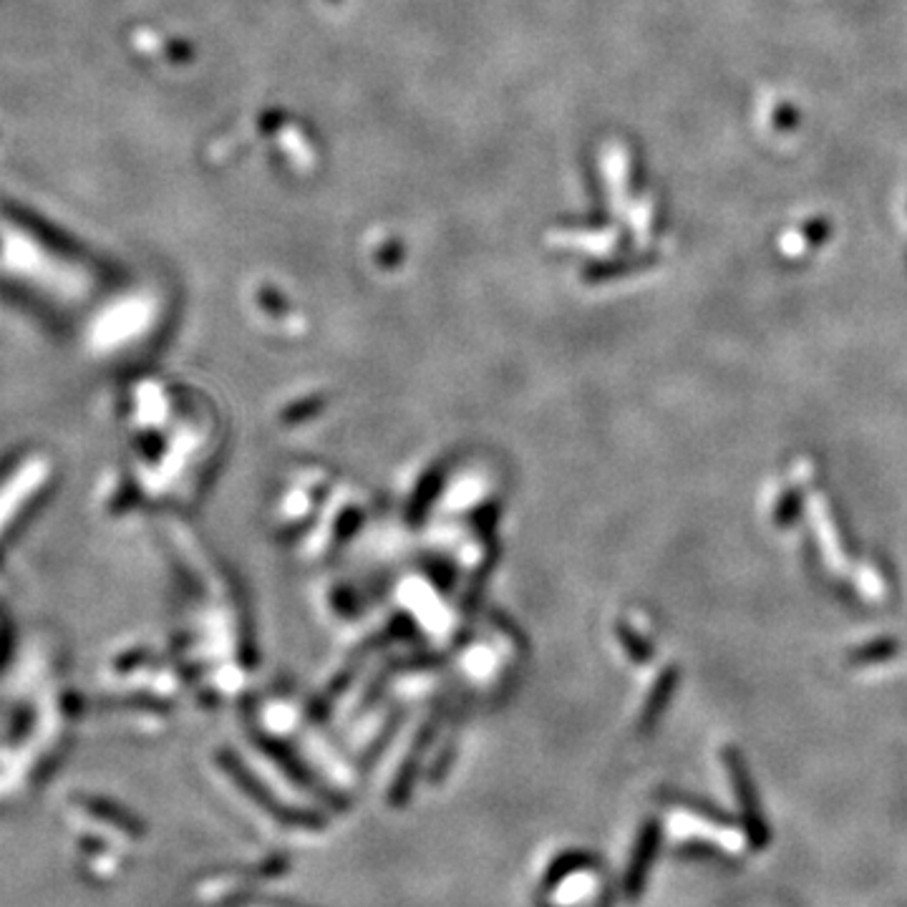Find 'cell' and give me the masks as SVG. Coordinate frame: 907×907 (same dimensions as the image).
<instances>
[]
</instances>
